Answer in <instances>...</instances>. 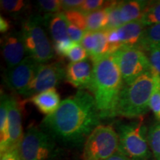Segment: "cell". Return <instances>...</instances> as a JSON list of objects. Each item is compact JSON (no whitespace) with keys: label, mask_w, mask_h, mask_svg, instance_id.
I'll list each match as a JSON object with an SVG mask.
<instances>
[{"label":"cell","mask_w":160,"mask_h":160,"mask_svg":"<svg viewBox=\"0 0 160 160\" xmlns=\"http://www.w3.org/2000/svg\"><path fill=\"white\" fill-rule=\"evenodd\" d=\"M94 98L91 92L79 89L62 101L59 107L42 121L40 128L57 142L77 146L85 142L101 122Z\"/></svg>","instance_id":"obj_1"},{"label":"cell","mask_w":160,"mask_h":160,"mask_svg":"<svg viewBox=\"0 0 160 160\" xmlns=\"http://www.w3.org/2000/svg\"><path fill=\"white\" fill-rule=\"evenodd\" d=\"M93 63V77L88 91L94 98L101 119H111L117 117L118 100L124 86L122 77L112 54Z\"/></svg>","instance_id":"obj_2"},{"label":"cell","mask_w":160,"mask_h":160,"mask_svg":"<svg viewBox=\"0 0 160 160\" xmlns=\"http://www.w3.org/2000/svg\"><path fill=\"white\" fill-rule=\"evenodd\" d=\"M154 89V72H147L129 85H124L118 100L116 116L139 119L150 109Z\"/></svg>","instance_id":"obj_3"},{"label":"cell","mask_w":160,"mask_h":160,"mask_svg":"<svg viewBox=\"0 0 160 160\" xmlns=\"http://www.w3.org/2000/svg\"><path fill=\"white\" fill-rule=\"evenodd\" d=\"M119 137V148L131 160H151L152 152L150 148L148 131L142 119H137L130 122H119L115 127Z\"/></svg>","instance_id":"obj_4"},{"label":"cell","mask_w":160,"mask_h":160,"mask_svg":"<svg viewBox=\"0 0 160 160\" xmlns=\"http://www.w3.org/2000/svg\"><path fill=\"white\" fill-rule=\"evenodd\" d=\"M44 26V17L33 15L23 21L21 31L28 57L39 64L48 63L54 56L53 46Z\"/></svg>","instance_id":"obj_5"},{"label":"cell","mask_w":160,"mask_h":160,"mask_svg":"<svg viewBox=\"0 0 160 160\" xmlns=\"http://www.w3.org/2000/svg\"><path fill=\"white\" fill-rule=\"evenodd\" d=\"M22 160H51L57 154V142L40 128L29 126L18 146Z\"/></svg>","instance_id":"obj_6"},{"label":"cell","mask_w":160,"mask_h":160,"mask_svg":"<svg viewBox=\"0 0 160 160\" xmlns=\"http://www.w3.org/2000/svg\"><path fill=\"white\" fill-rule=\"evenodd\" d=\"M119 148L117 132L112 125H98L85 142L84 160H106Z\"/></svg>","instance_id":"obj_7"},{"label":"cell","mask_w":160,"mask_h":160,"mask_svg":"<svg viewBox=\"0 0 160 160\" xmlns=\"http://www.w3.org/2000/svg\"><path fill=\"white\" fill-rule=\"evenodd\" d=\"M124 85H129L147 72L153 71L147 54L138 47H122L112 53Z\"/></svg>","instance_id":"obj_8"},{"label":"cell","mask_w":160,"mask_h":160,"mask_svg":"<svg viewBox=\"0 0 160 160\" xmlns=\"http://www.w3.org/2000/svg\"><path fill=\"white\" fill-rule=\"evenodd\" d=\"M66 68L62 62L40 64L35 77L22 96L31 98L42 92L55 88L65 79Z\"/></svg>","instance_id":"obj_9"},{"label":"cell","mask_w":160,"mask_h":160,"mask_svg":"<svg viewBox=\"0 0 160 160\" xmlns=\"http://www.w3.org/2000/svg\"><path fill=\"white\" fill-rule=\"evenodd\" d=\"M40 64L27 57L19 65L6 70L4 82L12 91L22 95L33 81Z\"/></svg>","instance_id":"obj_10"},{"label":"cell","mask_w":160,"mask_h":160,"mask_svg":"<svg viewBox=\"0 0 160 160\" xmlns=\"http://www.w3.org/2000/svg\"><path fill=\"white\" fill-rule=\"evenodd\" d=\"M1 46L2 54L8 69L18 65L27 57L21 32L13 31L4 36Z\"/></svg>","instance_id":"obj_11"},{"label":"cell","mask_w":160,"mask_h":160,"mask_svg":"<svg viewBox=\"0 0 160 160\" xmlns=\"http://www.w3.org/2000/svg\"><path fill=\"white\" fill-rule=\"evenodd\" d=\"M80 44L87 51L92 62L111 54V48L106 30L85 32Z\"/></svg>","instance_id":"obj_12"},{"label":"cell","mask_w":160,"mask_h":160,"mask_svg":"<svg viewBox=\"0 0 160 160\" xmlns=\"http://www.w3.org/2000/svg\"><path fill=\"white\" fill-rule=\"evenodd\" d=\"M93 72V63L91 59L79 62H70L66 67L65 79L73 87L88 90Z\"/></svg>","instance_id":"obj_13"},{"label":"cell","mask_w":160,"mask_h":160,"mask_svg":"<svg viewBox=\"0 0 160 160\" xmlns=\"http://www.w3.org/2000/svg\"><path fill=\"white\" fill-rule=\"evenodd\" d=\"M8 150L17 148L22 139L24 133L22 122L21 110L17 99L13 96H8ZM7 150V151H8Z\"/></svg>","instance_id":"obj_14"},{"label":"cell","mask_w":160,"mask_h":160,"mask_svg":"<svg viewBox=\"0 0 160 160\" xmlns=\"http://www.w3.org/2000/svg\"><path fill=\"white\" fill-rule=\"evenodd\" d=\"M45 25L48 27L53 45L71 39L68 36L69 22L63 12L53 14H45Z\"/></svg>","instance_id":"obj_15"},{"label":"cell","mask_w":160,"mask_h":160,"mask_svg":"<svg viewBox=\"0 0 160 160\" xmlns=\"http://www.w3.org/2000/svg\"><path fill=\"white\" fill-rule=\"evenodd\" d=\"M145 28L139 20L125 24L116 29L119 36L120 47H138Z\"/></svg>","instance_id":"obj_16"},{"label":"cell","mask_w":160,"mask_h":160,"mask_svg":"<svg viewBox=\"0 0 160 160\" xmlns=\"http://www.w3.org/2000/svg\"><path fill=\"white\" fill-rule=\"evenodd\" d=\"M29 101L34 105L42 113L46 116L52 114L61 104L60 96L56 88L49 89L29 98Z\"/></svg>","instance_id":"obj_17"},{"label":"cell","mask_w":160,"mask_h":160,"mask_svg":"<svg viewBox=\"0 0 160 160\" xmlns=\"http://www.w3.org/2000/svg\"><path fill=\"white\" fill-rule=\"evenodd\" d=\"M148 3L142 0L118 2L120 19L123 25L141 19Z\"/></svg>","instance_id":"obj_18"},{"label":"cell","mask_w":160,"mask_h":160,"mask_svg":"<svg viewBox=\"0 0 160 160\" xmlns=\"http://www.w3.org/2000/svg\"><path fill=\"white\" fill-rule=\"evenodd\" d=\"M8 96L2 92L0 103V151L1 153L8 150Z\"/></svg>","instance_id":"obj_19"},{"label":"cell","mask_w":160,"mask_h":160,"mask_svg":"<svg viewBox=\"0 0 160 160\" xmlns=\"http://www.w3.org/2000/svg\"><path fill=\"white\" fill-rule=\"evenodd\" d=\"M155 46H160V23L145 28L138 48L146 51Z\"/></svg>","instance_id":"obj_20"},{"label":"cell","mask_w":160,"mask_h":160,"mask_svg":"<svg viewBox=\"0 0 160 160\" xmlns=\"http://www.w3.org/2000/svg\"><path fill=\"white\" fill-rule=\"evenodd\" d=\"M108 23V13L106 8L87 13V31H99L105 30Z\"/></svg>","instance_id":"obj_21"},{"label":"cell","mask_w":160,"mask_h":160,"mask_svg":"<svg viewBox=\"0 0 160 160\" xmlns=\"http://www.w3.org/2000/svg\"><path fill=\"white\" fill-rule=\"evenodd\" d=\"M140 21L145 27L160 23V1L149 2Z\"/></svg>","instance_id":"obj_22"},{"label":"cell","mask_w":160,"mask_h":160,"mask_svg":"<svg viewBox=\"0 0 160 160\" xmlns=\"http://www.w3.org/2000/svg\"><path fill=\"white\" fill-rule=\"evenodd\" d=\"M148 139L152 154L156 160H160V122L156 121L148 131Z\"/></svg>","instance_id":"obj_23"},{"label":"cell","mask_w":160,"mask_h":160,"mask_svg":"<svg viewBox=\"0 0 160 160\" xmlns=\"http://www.w3.org/2000/svg\"><path fill=\"white\" fill-rule=\"evenodd\" d=\"M149 106L150 109L155 116L156 121L160 122V76L155 72L154 89H153L151 100H150Z\"/></svg>","instance_id":"obj_24"},{"label":"cell","mask_w":160,"mask_h":160,"mask_svg":"<svg viewBox=\"0 0 160 160\" xmlns=\"http://www.w3.org/2000/svg\"><path fill=\"white\" fill-rule=\"evenodd\" d=\"M63 13L70 24L79 28L83 31H87V13L79 10L64 11Z\"/></svg>","instance_id":"obj_25"},{"label":"cell","mask_w":160,"mask_h":160,"mask_svg":"<svg viewBox=\"0 0 160 160\" xmlns=\"http://www.w3.org/2000/svg\"><path fill=\"white\" fill-rule=\"evenodd\" d=\"M2 10L10 14H19L27 9L28 4L22 0H1L0 1Z\"/></svg>","instance_id":"obj_26"},{"label":"cell","mask_w":160,"mask_h":160,"mask_svg":"<svg viewBox=\"0 0 160 160\" xmlns=\"http://www.w3.org/2000/svg\"><path fill=\"white\" fill-rule=\"evenodd\" d=\"M37 5L39 11L44 12L45 14H53L62 12L61 0H39Z\"/></svg>","instance_id":"obj_27"},{"label":"cell","mask_w":160,"mask_h":160,"mask_svg":"<svg viewBox=\"0 0 160 160\" xmlns=\"http://www.w3.org/2000/svg\"><path fill=\"white\" fill-rule=\"evenodd\" d=\"M111 1H103V0H85L79 7V11L85 13H89L98 10L105 8L110 5Z\"/></svg>","instance_id":"obj_28"},{"label":"cell","mask_w":160,"mask_h":160,"mask_svg":"<svg viewBox=\"0 0 160 160\" xmlns=\"http://www.w3.org/2000/svg\"><path fill=\"white\" fill-rule=\"evenodd\" d=\"M88 57L89 56L87 51L82 46L81 44L77 43L72 47V48L70 50L66 56V57L68 58L71 62H79L84 61L87 59Z\"/></svg>","instance_id":"obj_29"},{"label":"cell","mask_w":160,"mask_h":160,"mask_svg":"<svg viewBox=\"0 0 160 160\" xmlns=\"http://www.w3.org/2000/svg\"><path fill=\"white\" fill-rule=\"evenodd\" d=\"M145 52H147L152 70L160 76V46L152 47Z\"/></svg>","instance_id":"obj_30"},{"label":"cell","mask_w":160,"mask_h":160,"mask_svg":"<svg viewBox=\"0 0 160 160\" xmlns=\"http://www.w3.org/2000/svg\"><path fill=\"white\" fill-rule=\"evenodd\" d=\"M68 36L70 39L74 43L80 44L81 43L82 40L83 39L84 35H85V31H83L82 30L79 29V28L76 27V26L71 25L69 23L68 25Z\"/></svg>","instance_id":"obj_31"},{"label":"cell","mask_w":160,"mask_h":160,"mask_svg":"<svg viewBox=\"0 0 160 160\" xmlns=\"http://www.w3.org/2000/svg\"><path fill=\"white\" fill-rule=\"evenodd\" d=\"M82 2V0H61L62 12L79 10Z\"/></svg>","instance_id":"obj_32"},{"label":"cell","mask_w":160,"mask_h":160,"mask_svg":"<svg viewBox=\"0 0 160 160\" xmlns=\"http://www.w3.org/2000/svg\"><path fill=\"white\" fill-rule=\"evenodd\" d=\"M0 160H22L17 148L9 149L1 153Z\"/></svg>","instance_id":"obj_33"},{"label":"cell","mask_w":160,"mask_h":160,"mask_svg":"<svg viewBox=\"0 0 160 160\" xmlns=\"http://www.w3.org/2000/svg\"><path fill=\"white\" fill-rule=\"evenodd\" d=\"M10 23L8 20L5 19L2 15L0 16V32L5 33L10 30Z\"/></svg>","instance_id":"obj_34"},{"label":"cell","mask_w":160,"mask_h":160,"mask_svg":"<svg viewBox=\"0 0 160 160\" xmlns=\"http://www.w3.org/2000/svg\"><path fill=\"white\" fill-rule=\"evenodd\" d=\"M106 160H131L128 157H126L125 155H124L123 153H122L121 152L117 151L113 155H112L111 157H109L108 159Z\"/></svg>","instance_id":"obj_35"}]
</instances>
